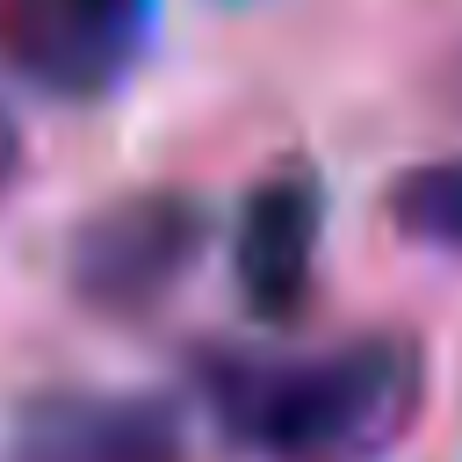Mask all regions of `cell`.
I'll list each match as a JSON object with an SVG mask.
<instances>
[{"label": "cell", "instance_id": "1", "mask_svg": "<svg viewBox=\"0 0 462 462\" xmlns=\"http://www.w3.org/2000/svg\"><path fill=\"white\" fill-rule=\"evenodd\" d=\"M202 390L217 426L260 462H361L404 440L426 397L411 332H361L325 354H209Z\"/></svg>", "mask_w": 462, "mask_h": 462}, {"label": "cell", "instance_id": "2", "mask_svg": "<svg viewBox=\"0 0 462 462\" xmlns=\"http://www.w3.org/2000/svg\"><path fill=\"white\" fill-rule=\"evenodd\" d=\"M209 209L180 188H137L79 217L65 245V289L101 318H144L159 310L202 260Z\"/></svg>", "mask_w": 462, "mask_h": 462}, {"label": "cell", "instance_id": "3", "mask_svg": "<svg viewBox=\"0 0 462 462\" xmlns=\"http://www.w3.org/2000/svg\"><path fill=\"white\" fill-rule=\"evenodd\" d=\"M152 0H0V65L58 101H101L130 79Z\"/></svg>", "mask_w": 462, "mask_h": 462}, {"label": "cell", "instance_id": "4", "mask_svg": "<svg viewBox=\"0 0 462 462\" xmlns=\"http://www.w3.org/2000/svg\"><path fill=\"white\" fill-rule=\"evenodd\" d=\"M0 462H188V426L137 390H43L14 404Z\"/></svg>", "mask_w": 462, "mask_h": 462}, {"label": "cell", "instance_id": "5", "mask_svg": "<svg viewBox=\"0 0 462 462\" xmlns=\"http://www.w3.org/2000/svg\"><path fill=\"white\" fill-rule=\"evenodd\" d=\"M318 231H325V188L303 166H274L245 202L231 231V282L238 303L267 325L303 318L310 274H318Z\"/></svg>", "mask_w": 462, "mask_h": 462}, {"label": "cell", "instance_id": "6", "mask_svg": "<svg viewBox=\"0 0 462 462\" xmlns=\"http://www.w3.org/2000/svg\"><path fill=\"white\" fill-rule=\"evenodd\" d=\"M390 224L411 245L433 253H462V159H419L390 180Z\"/></svg>", "mask_w": 462, "mask_h": 462}, {"label": "cell", "instance_id": "7", "mask_svg": "<svg viewBox=\"0 0 462 462\" xmlns=\"http://www.w3.org/2000/svg\"><path fill=\"white\" fill-rule=\"evenodd\" d=\"M14 166H22V130H14V116L0 108V195H7V180H14Z\"/></svg>", "mask_w": 462, "mask_h": 462}]
</instances>
